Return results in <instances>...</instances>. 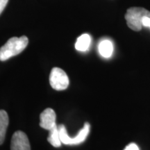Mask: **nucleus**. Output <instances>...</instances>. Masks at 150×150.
I'll list each match as a JSON object with an SVG mask.
<instances>
[{"label": "nucleus", "mask_w": 150, "mask_h": 150, "mask_svg": "<svg viewBox=\"0 0 150 150\" xmlns=\"http://www.w3.org/2000/svg\"><path fill=\"white\" fill-rule=\"evenodd\" d=\"M124 150H140L138 146L135 143H130L125 147V149Z\"/></svg>", "instance_id": "nucleus-11"}, {"label": "nucleus", "mask_w": 150, "mask_h": 150, "mask_svg": "<svg viewBox=\"0 0 150 150\" xmlns=\"http://www.w3.org/2000/svg\"><path fill=\"white\" fill-rule=\"evenodd\" d=\"M145 17L150 18V11L141 7L129 8L125 14L127 25L135 31H139L142 29V20Z\"/></svg>", "instance_id": "nucleus-2"}, {"label": "nucleus", "mask_w": 150, "mask_h": 150, "mask_svg": "<svg viewBox=\"0 0 150 150\" xmlns=\"http://www.w3.org/2000/svg\"><path fill=\"white\" fill-rule=\"evenodd\" d=\"M8 2V0H0V15H1L4 9L5 8Z\"/></svg>", "instance_id": "nucleus-13"}, {"label": "nucleus", "mask_w": 150, "mask_h": 150, "mask_svg": "<svg viewBox=\"0 0 150 150\" xmlns=\"http://www.w3.org/2000/svg\"><path fill=\"white\" fill-rule=\"evenodd\" d=\"M89 123L86 122L84 125L83 128L81 129L78 134L75 137H70L67 134L66 128L63 125H61L59 126L60 138H61V142L64 145H79L85 141L86 138L88 136L90 132Z\"/></svg>", "instance_id": "nucleus-3"}, {"label": "nucleus", "mask_w": 150, "mask_h": 150, "mask_svg": "<svg viewBox=\"0 0 150 150\" xmlns=\"http://www.w3.org/2000/svg\"><path fill=\"white\" fill-rule=\"evenodd\" d=\"M98 50L101 56L104 58H109L113 52V45L110 40H103L99 42Z\"/></svg>", "instance_id": "nucleus-8"}, {"label": "nucleus", "mask_w": 150, "mask_h": 150, "mask_svg": "<svg viewBox=\"0 0 150 150\" xmlns=\"http://www.w3.org/2000/svg\"><path fill=\"white\" fill-rule=\"evenodd\" d=\"M8 122L9 119L7 112L4 110H0V145L4 141Z\"/></svg>", "instance_id": "nucleus-7"}, {"label": "nucleus", "mask_w": 150, "mask_h": 150, "mask_svg": "<svg viewBox=\"0 0 150 150\" xmlns=\"http://www.w3.org/2000/svg\"><path fill=\"white\" fill-rule=\"evenodd\" d=\"M28 43L29 40L25 35L11 38L0 48V61H5L20 54L27 47Z\"/></svg>", "instance_id": "nucleus-1"}, {"label": "nucleus", "mask_w": 150, "mask_h": 150, "mask_svg": "<svg viewBox=\"0 0 150 150\" xmlns=\"http://www.w3.org/2000/svg\"><path fill=\"white\" fill-rule=\"evenodd\" d=\"M11 150H31L29 140L27 135L21 131H18L13 135Z\"/></svg>", "instance_id": "nucleus-5"}, {"label": "nucleus", "mask_w": 150, "mask_h": 150, "mask_svg": "<svg viewBox=\"0 0 150 150\" xmlns=\"http://www.w3.org/2000/svg\"><path fill=\"white\" fill-rule=\"evenodd\" d=\"M91 42V36L87 33H85L78 38L75 43V48L79 52H86L88 50Z\"/></svg>", "instance_id": "nucleus-9"}, {"label": "nucleus", "mask_w": 150, "mask_h": 150, "mask_svg": "<svg viewBox=\"0 0 150 150\" xmlns=\"http://www.w3.org/2000/svg\"><path fill=\"white\" fill-rule=\"evenodd\" d=\"M50 134L47 138L48 142L54 147H59L61 146V140L60 138V133L59 126L56 125L53 128L49 131Z\"/></svg>", "instance_id": "nucleus-10"}, {"label": "nucleus", "mask_w": 150, "mask_h": 150, "mask_svg": "<svg viewBox=\"0 0 150 150\" xmlns=\"http://www.w3.org/2000/svg\"><path fill=\"white\" fill-rule=\"evenodd\" d=\"M50 85L56 91H63L69 86V78L65 71L59 67H54L50 75Z\"/></svg>", "instance_id": "nucleus-4"}, {"label": "nucleus", "mask_w": 150, "mask_h": 150, "mask_svg": "<svg viewBox=\"0 0 150 150\" xmlns=\"http://www.w3.org/2000/svg\"><path fill=\"white\" fill-rule=\"evenodd\" d=\"M142 27L150 28V18L149 17H145L142 20Z\"/></svg>", "instance_id": "nucleus-12"}, {"label": "nucleus", "mask_w": 150, "mask_h": 150, "mask_svg": "<svg viewBox=\"0 0 150 150\" xmlns=\"http://www.w3.org/2000/svg\"><path fill=\"white\" fill-rule=\"evenodd\" d=\"M56 113L52 108H46L42 112L40 116V126L46 130L50 131V129L56 126Z\"/></svg>", "instance_id": "nucleus-6"}]
</instances>
